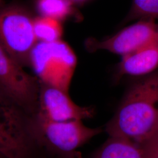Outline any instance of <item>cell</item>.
<instances>
[{
  "mask_svg": "<svg viewBox=\"0 0 158 158\" xmlns=\"http://www.w3.org/2000/svg\"><path fill=\"white\" fill-rule=\"evenodd\" d=\"M0 87L13 102L23 107H31L39 97L35 79L1 46Z\"/></svg>",
  "mask_w": 158,
  "mask_h": 158,
  "instance_id": "6",
  "label": "cell"
},
{
  "mask_svg": "<svg viewBox=\"0 0 158 158\" xmlns=\"http://www.w3.org/2000/svg\"><path fill=\"white\" fill-rule=\"evenodd\" d=\"M34 20L18 8L0 9V46L23 67L30 64L31 52L38 42Z\"/></svg>",
  "mask_w": 158,
  "mask_h": 158,
  "instance_id": "4",
  "label": "cell"
},
{
  "mask_svg": "<svg viewBox=\"0 0 158 158\" xmlns=\"http://www.w3.org/2000/svg\"><path fill=\"white\" fill-rule=\"evenodd\" d=\"M30 136L20 113L0 97V152L6 158H24Z\"/></svg>",
  "mask_w": 158,
  "mask_h": 158,
  "instance_id": "7",
  "label": "cell"
},
{
  "mask_svg": "<svg viewBox=\"0 0 158 158\" xmlns=\"http://www.w3.org/2000/svg\"><path fill=\"white\" fill-rule=\"evenodd\" d=\"M93 158H142V149L124 138L109 136Z\"/></svg>",
  "mask_w": 158,
  "mask_h": 158,
  "instance_id": "10",
  "label": "cell"
},
{
  "mask_svg": "<svg viewBox=\"0 0 158 158\" xmlns=\"http://www.w3.org/2000/svg\"><path fill=\"white\" fill-rule=\"evenodd\" d=\"M1 0H0V4H1Z\"/></svg>",
  "mask_w": 158,
  "mask_h": 158,
  "instance_id": "18",
  "label": "cell"
},
{
  "mask_svg": "<svg viewBox=\"0 0 158 158\" xmlns=\"http://www.w3.org/2000/svg\"><path fill=\"white\" fill-rule=\"evenodd\" d=\"M28 130L31 137L41 145L65 157L77 152V149L100 134L103 129L87 127L81 120L56 122L36 116Z\"/></svg>",
  "mask_w": 158,
  "mask_h": 158,
  "instance_id": "2",
  "label": "cell"
},
{
  "mask_svg": "<svg viewBox=\"0 0 158 158\" xmlns=\"http://www.w3.org/2000/svg\"><path fill=\"white\" fill-rule=\"evenodd\" d=\"M77 58L70 46L59 40L38 42L30 56V64L42 83L68 93Z\"/></svg>",
  "mask_w": 158,
  "mask_h": 158,
  "instance_id": "3",
  "label": "cell"
},
{
  "mask_svg": "<svg viewBox=\"0 0 158 158\" xmlns=\"http://www.w3.org/2000/svg\"><path fill=\"white\" fill-rule=\"evenodd\" d=\"M37 8L42 16L61 21L71 14V0H38Z\"/></svg>",
  "mask_w": 158,
  "mask_h": 158,
  "instance_id": "12",
  "label": "cell"
},
{
  "mask_svg": "<svg viewBox=\"0 0 158 158\" xmlns=\"http://www.w3.org/2000/svg\"><path fill=\"white\" fill-rule=\"evenodd\" d=\"M0 158H6V156L2 153L1 152H0Z\"/></svg>",
  "mask_w": 158,
  "mask_h": 158,
  "instance_id": "16",
  "label": "cell"
},
{
  "mask_svg": "<svg viewBox=\"0 0 158 158\" xmlns=\"http://www.w3.org/2000/svg\"><path fill=\"white\" fill-rule=\"evenodd\" d=\"M155 44H158V22L141 19L107 39L90 40L87 46L90 51L106 50L124 56Z\"/></svg>",
  "mask_w": 158,
  "mask_h": 158,
  "instance_id": "5",
  "label": "cell"
},
{
  "mask_svg": "<svg viewBox=\"0 0 158 158\" xmlns=\"http://www.w3.org/2000/svg\"><path fill=\"white\" fill-rule=\"evenodd\" d=\"M34 29L38 42H55L60 40L62 35L60 21L50 17L41 16L34 19Z\"/></svg>",
  "mask_w": 158,
  "mask_h": 158,
  "instance_id": "11",
  "label": "cell"
},
{
  "mask_svg": "<svg viewBox=\"0 0 158 158\" xmlns=\"http://www.w3.org/2000/svg\"><path fill=\"white\" fill-rule=\"evenodd\" d=\"M152 19L158 21V0H132L126 21Z\"/></svg>",
  "mask_w": 158,
  "mask_h": 158,
  "instance_id": "13",
  "label": "cell"
},
{
  "mask_svg": "<svg viewBox=\"0 0 158 158\" xmlns=\"http://www.w3.org/2000/svg\"><path fill=\"white\" fill-rule=\"evenodd\" d=\"M141 147L142 158H158V131Z\"/></svg>",
  "mask_w": 158,
  "mask_h": 158,
  "instance_id": "14",
  "label": "cell"
},
{
  "mask_svg": "<svg viewBox=\"0 0 158 158\" xmlns=\"http://www.w3.org/2000/svg\"><path fill=\"white\" fill-rule=\"evenodd\" d=\"M74 1H78V2H80V1H83L85 0H74Z\"/></svg>",
  "mask_w": 158,
  "mask_h": 158,
  "instance_id": "17",
  "label": "cell"
},
{
  "mask_svg": "<svg viewBox=\"0 0 158 158\" xmlns=\"http://www.w3.org/2000/svg\"><path fill=\"white\" fill-rule=\"evenodd\" d=\"M104 130L139 146L158 132V69L130 87Z\"/></svg>",
  "mask_w": 158,
  "mask_h": 158,
  "instance_id": "1",
  "label": "cell"
},
{
  "mask_svg": "<svg viewBox=\"0 0 158 158\" xmlns=\"http://www.w3.org/2000/svg\"><path fill=\"white\" fill-rule=\"evenodd\" d=\"M38 97L40 108L36 116L41 118L56 122L83 121L94 115V108L79 106L68 93L53 86L42 83Z\"/></svg>",
  "mask_w": 158,
  "mask_h": 158,
  "instance_id": "8",
  "label": "cell"
},
{
  "mask_svg": "<svg viewBox=\"0 0 158 158\" xmlns=\"http://www.w3.org/2000/svg\"><path fill=\"white\" fill-rule=\"evenodd\" d=\"M64 158H81V154L79 152L75 153L73 155H69L68 156H65L64 157Z\"/></svg>",
  "mask_w": 158,
  "mask_h": 158,
  "instance_id": "15",
  "label": "cell"
},
{
  "mask_svg": "<svg viewBox=\"0 0 158 158\" xmlns=\"http://www.w3.org/2000/svg\"><path fill=\"white\" fill-rule=\"evenodd\" d=\"M158 44L148 46L123 56L118 65L121 76H144L158 69Z\"/></svg>",
  "mask_w": 158,
  "mask_h": 158,
  "instance_id": "9",
  "label": "cell"
}]
</instances>
